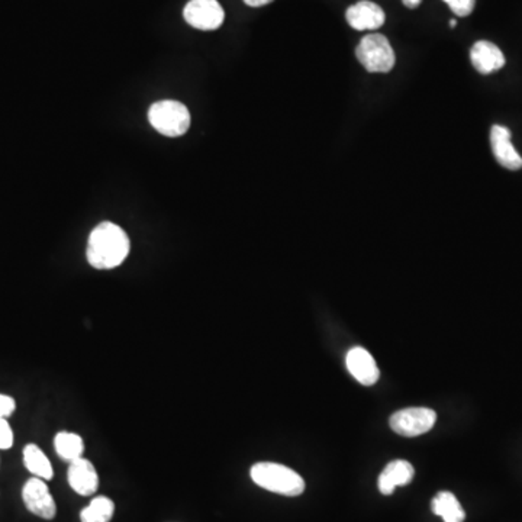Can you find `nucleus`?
Segmentation results:
<instances>
[{
    "mask_svg": "<svg viewBox=\"0 0 522 522\" xmlns=\"http://www.w3.org/2000/svg\"><path fill=\"white\" fill-rule=\"evenodd\" d=\"M437 421L436 411L429 408H406L391 417V429L403 437H418L434 427Z\"/></svg>",
    "mask_w": 522,
    "mask_h": 522,
    "instance_id": "5",
    "label": "nucleus"
},
{
    "mask_svg": "<svg viewBox=\"0 0 522 522\" xmlns=\"http://www.w3.org/2000/svg\"><path fill=\"white\" fill-rule=\"evenodd\" d=\"M113 512H115V505L112 500L106 496H98L80 512V519L82 522H110Z\"/></svg>",
    "mask_w": 522,
    "mask_h": 522,
    "instance_id": "17",
    "label": "nucleus"
},
{
    "mask_svg": "<svg viewBox=\"0 0 522 522\" xmlns=\"http://www.w3.org/2000/svg\"><path fill=\"white\" fill-rule=\"evenodd\" d=\"M450 27L451 28L457 27V21H455V19H453V21H450Z\"/></svg>",
    "mask_w": 522,
    "mask_h": 522,
    "instance_id": "23",
    "label": "nucleus"
},
{
    "mask_svg": "<svg viewBox=\"0 0 522 522\" xmlns=\"http://www.w3.org/2000/svg\"><path fill=\"white\" fill-rule=\"evenodd\" d=\"M403 2L406 8L415 9L421 4L422 0H403Z\"/></svg>",
    "mask_w": 522,
    "mask_h": 522,
    "instance_id": "22",
    "label": "nucleus"
},
{
    "mask_svg": "<svg viewBox=\"0 0 522 522\" xmlns=\"http://www.w3.org/2000/svg\"><path fill=\"white\" fill-rule=\"evenodd\" d=\"M15 399L11 398L8 394H0V418L11 417L15 412Z\"/></svg>",
    "mask_w": 522,
    "mask_h": 522,
    "instance_id": "20",
    "label": "nucleus"
},
{
    "mask_svg": "<svg viewBox=\"0 0 522 522\" xmlns=\"http://www.w3.org/2000/svg\"><path fill=\"white\" fill-rule=\"evenodd\" d=\"M23 462L35 477H40L42 481H49L53 477V466L49 457L35 444H28L27 447L23 448Z\"/></svg>",
    "mask_w": 522,
    "mask_h": 522,
    "instance_id": "15",
    "label": "nucleus"
},
{
    "mask_svg": "<svg viewBox=\"0 0 522 522\" xmlns=\"http://www.w3.org/2000/svg\"><path fill=\"white\" fill-rule=\"evenodd\" d=\"M68 485L82 496L93 495L98 491L99 477L93 464L86 458H77L70 463L67 472Z\"/></svg>",
    "mask_w": 522,
    "mask_h": 522,
    "instance_id": "11",
    "label": "nucleus"
},
{
    "mask_svg": "<svg viewBox=\"0 0 522 522\" xmlns=\"http://www.w3.org/2000/svg\"><path fill=\"white\" fill-rule=\"evenodd\" d=\"M470 60L481 75H491L505 66L504 53L489 41H477L470 51Z\"/></svg>",
    "mask_w": 522,
    "mask_h": 522,
    "instance_id": "12",
    "label": "nucleus"
},
{
    "mask_svg": "<svg viewBox=\"0 0 522 522\" xmlns=\"http://www.w3.org/2000/svg\"><path fill=\"white\" fill-rule=\"evenodd\" d=\"M415 470L406 460H394L389 463L379 476V491L384 495H392L394 488L408 485L413 479Z\"/></svg>",
    "mask_w": 522,
    "mask_h": 522,
    "instance_id": "13",
    "label": "nucleus"
},
{
    "mask_svg": "<svg viewBox=\"0 0 522 522\" xmlns=\"http://www.w3.org/2000/svg\"><path fill=\"white\" fill-rule=\"evenodd\" d=\"M12 446H13V431L9 422L4 418H0V450H8Z\"/></svg>",
    "mask_w": 522,
    "mask_h": 522,
    "instance_id": "19",
    "label": "nucleus"
},
{
    "mask_svg": "<svg viewBox=\"0 0 522 522\" xmlns=\"http://www.w3.org/2000/svg\"><path fill=\"white\" fill-rule=\"evenodd\" d=\"M54 447L57 455L60 456L66 462L72 463L82 457L84 451V443L82 437L75 432H58L54 438Z\"/></svg>",
    "mask_w": 522,
    "mask_h": 522,
    "instance_id": "16",
    "label": "nucleus"
},
{
    "mask_svg": "<svg viewBox=\"0 0 522 522\" xmlns=\"http://www.w3.org/2000/svg\"><path fill=\"white\" fill-rule=\"evenodd\" d=\"M356 56L370 73H389L396 63L391 42L382 34L366 35L356 49Z\"/></svg>",
    "mask_w": 522,
    "mask_h": 522,
    "instance_id": "4",
    "label": "nucleus"
},
{
    "mask_svg": "<svg viewBox=\"0 0 522 522\" xmlns=\"http://www.w3.org/2000/svg\"><path fill=\"white\" fill-rule=\"evenodd\" d=\"M252 479L260 488L285 496H299L304 493L305 481L301 474L278 463H257L250 470Z\"/></svg>",
    "mask_w": 522,
    "mask_h": 522,
    "instance_id": "2",
    "label": "nucleus"
},
{
    "mask_svg": "<svg viewBox=\"0 0 522 522\" xmlns=\"http://www.w3.org/2000/svg\"><path fill=\"white\" fill-rule=\"evenodd\" d=\"M148 120L162 136L176 138L184 136L190 127V112L176 101L155 102L148 111Z\"/></svg>",
    "mask_w": 522,
    "mask_h": 522,
    "instance_id": "3",
    "label": "nucleus"
},
{
    "mask_svg": "<svg viewBox=\"0 0 522 522\" xmlns=\"http://www.w3.org/2000/svg\"><path fill=\"white\" fill-rule=\"evenodd\" d=\"M432 512L444 519V522H463L466 514L457 498L451 492L437 493L431 502Z\"/></svg>",
    "mask_w": 522,
    "mask_h": 522,
    "instance_id": "14",
    "label": "nucleus"
},
{
    "mask_svg": "<svg viewBox=\"0 0 522 522\" xmlns=\"http://www.w3.org/2000/svg\"><path fill=\"white\" fill-rule=\"evenodd\" d=\"M23 504L31 514L40 518L53 519L56 517L57 507L54 498L49 493L46 482L40 477H32L22 489Z\"/></svg>",
    "mask_w": 522,
    "mask_h": 522,
    "instance_id": "7",
    "label": "nucleus"
},
{
    "mask_svg": "<svg viewBox=\"0 0 522 522\" xmlns=\"http://www.w3.org/2000/svg\"><path fill=\"white\" fill-rule=\"evenodd\" d=\"M491 146L496 162L508 170L522 169V157L511 143V131L502 125H493L491 129Z\"/></svg>",
    "mask_w": 522,
    "mask_h": 522,
    "instance_id": "10",
    "label": "nucleus"
},
{
    "mask_svg": "<svg viewBox=\"0 0 522 522\" xmlns=\"http://www.w3.org/2000/svg\"><path fill=\"white\" fill-rule=\"evenodd\" d=\"M128 254V235L113 222H102L89 235L87 261L98 270L115 269L124 263Z\"/></svg>",
    "mask_w": 522,
    "mask_h": 522,
    "instance_id": "1",
    "label": "nucleus"
},
{
    "mask_svg": "<svg viewBox=\"0 0 522 522\" xmlns=\"http://www.w3.org/2000/svg\"><path fill=\"white\" fill-rule=\"evenodd\" d=\"M346 365L349 372L358 384L372 386L379 380V367L376 365L372 354L363 347H354L349 349L347 353Z\"/></svg>",
    "mask_w": 522,
    "mask_h": 522,
    "instance_id": "9",
    "label": "nucleus"
},
{
    "mask_svg": "<svg viewBox=\"0 0 522 522\" xmlns=\"http://www.w3.org/2000/svg\"><path fill=\"white\" fill-rule=\"evenodd\" d=\"M347 22L356 31H376L384 27L386 15L379 4L370 0H360L346 12Z\"/></svg>",
    "mask_w": 522,
    "mask_h": 522,
    "instance_id": "8",
    "label": "nucleus"
},
{
    "mask_svg": "<svg viewBox=\"0 0 522 522\" xmlns=\"http://www.w3.org/2000/svg\"><path fill=\"white\" fill-rule=\"evenodd\" d=\"M245 4L252 6V8H260V6H264V4H269L273 2V0H244Z\"/></svg>",
    "mask_w": 522,
    "mask_h": 522,
    "instance_id": "21",
    "label": "nucleus"
},
{
    "mask_svg": "<svg viewBox=\"0 0 522 522\" xmlns=\"http://www.w3.org/2000/svg\"><path fill=\"white\" fill-rule=\"evenodd\" d=\"M448 4V8L457 16H469L476 6V0H443Z\"/></svg>",
    "mask_w": 522,
    "mask_h": 522,
    "instance_id": "18",
    "label": "nucleus"
},
{
    "mask_svg": "<svg viewBox=\"0 0 522 522\" xmlns=\"http://www.w3.org/2000/svg\"><path fill=\"white\" fill-rule=\"evenodd\" d=\"M184 21L200 31L218 30L226 19V12L218 0H190L183 9Z\"/></svg>",
    "mask_w": 522,
    "mask_h": 522,
    "instance_id": "6",
    "label": "nucleus"
}]
</instances>
